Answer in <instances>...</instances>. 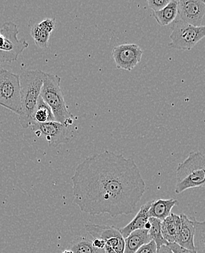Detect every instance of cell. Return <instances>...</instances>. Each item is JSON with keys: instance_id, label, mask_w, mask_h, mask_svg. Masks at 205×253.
<instances>
[{"instance_id": "1", "label": "cell", "mask_w": 205, "mask_h": 253, "mask_svg": "<svg viewBox=\"0 0 205 253\" xmlns=\"http://www.w3.org/2000/svg\"><path fill=\"white\" fill-rule=\"evenodd\" d=\"M71 179L73 202L90 215L131 214L146 192L135 161L108 150L84 159Z\"/></svg>"}, {"instance_id": "2", "label": "cell", "mask_w": 205, "mask_h": 253, "mask_svg": "<svg viewBox=\"0 0 205 253\" xmlns=\"http://www.w3.org/2000/svg\"><path fill=\"white\" fill-rule=\"evenodd\" d=\"M44 73L42 70H28L19 75L21 111L18 118L22 128H29L32 125V116L40 96Z\"/></svg>"}, {"instance_id": "3", "label": "cell", "mask_w": 205, "mask_h": 253, "mask_svg": "<svg viewBox=\"0 0 205 253\" xmlns=\"http://www.w3.org/2000/svg\"><path fill=\"white\" fill-rule=\"evenodd\" d=\"M175 194H180L190 188H204L205 156L202 152H191L186 160L176 169Z\"/></svg>"}, {"instance_id": "4", "label": "cell", "mask_w": 205, "mask_h": 253, "mask_svg": "<svg viewBox=\"0 0 205 253\" xmlns=\"http://www.w3.org/2000/svg\"><path fill=\"white\" fill-rule=\"evenodd\" d=\"M61 82V78L58 75L44 73L40 96L50 107L56 122L68 128L73 124V116L66 103Z\"/></svg>"}, {"instance_id": "5", "label": "cell", "mask_w": 205, "mask_h": 253, "mask_svg": "<svg viewBox=\"0 0 205 253\" xmlns=\"http://www.w3.org/2000/svg\"><path fill=\"white\" fill-rule=\"evenodd\" d=\"M172 26L170 35L169 47L180 50H190L205 37V26L194 27L182 21L177 16Z\"/></svg>"}, {"instance_id": "6", "label": "cell", "mask_w": 205, "mask_h": 253, "mask_svg": "<svg viewBox=\"0 0 205 253\" xmlns=\"http://www.w3.org/2000/svg\"><path fill=\"white\" fill-rule=\"evenodd\" d=\"M0 106L19 116L21 111L19 75L0 70Z\"/></svg>"}, {"instance_id": "7", "label": "cell", "mask_w": 205, "mask_h": 253, "mask_svg": "<svg viewBox=\"0 0 205 253\" xmlns=\"http://www.w3.org/2000/svg\"><path fill=\"white\" fill-rule=\"evenodd\" d=\"M18 26L13 22H5L0 29V34L4 38V43L0 47V65L2 63L17 61L18 56L28 48L29 43L25 40H19Z\"/></svg>"}, {"instance_id": "8", "label": "cell", "mask_w": 205, "mask_h": 253, "mask_svg": "<svg viewBox=\"0 0 205 253\" xmlns=\"http://www.w3.org/2000/svg\"><path fill=\"white\" fill-rule=\"evenodd\" d=\"M35 133L36 136H43L50 147L59 146L61 144H67L71 141L68 136L67 127L56 121L44 123V124H33L30 128Z\"/></svg>"}, {"instance_id": "9", "label": "cell", "mask_w": 205, "mask_h": 253, "mask_svg": "<svg viewBox=\"0 0 205 253\" xmlns=\"http://www.w3.org/2000/svg\"><path fill=\"white\" fill-rule=\"evenodd\" d=\"M85 228L93 239H99L105 242V245L111 247L118 253H124L125 239L119 228L112 225L86 224Z\"/></svg>"}, {"instance_id": "10", "label": "cell", "mask_w": 205, "mask_h": 253, "mask_svg": "<svg viewBox=\"0 0 205 253\" xmlns=\"http://www.w3.org/2000/svg\"><path fill=\"white\" fill-rule=\"evenodd\" d=\"M143 51L136 44H123L112 49V56L119 70L132 71L140 63Z\"/></svg>"}, {"instance_id": "11", "label": "cell", "mask_w": 205, "mask_h": 253, "mask_svg": "<svg viewBox=\"0 0 205 253\" xmlns=\"http://www.w3.org/2000/svg\"><path fill=\"white\" fill-rule=\"evenodd\" d=\"M205 15L204 0L177 1V16L184 22L194 27H201Z\"/></svg>"}, {"instance_id": "12", "label": "cell", "mask_w": 205, "mask_h": 253, "mask_svg": "<svg viewBox=\"0 0 205 253\" xmlns=\"http://www.w3.org/2000/svg\"><path fill=\"white\" fill-rule=\"evenodd\" d=\"M181 227L180 232L176 239L175 243L186 249L195 251L194 245V231H195V225H194V217L189 218L186 214H180Z\"/></svg>"}, {"instance_id": "13", "label": "cell", "mask_w": 205, "mask_h": 253, "mask_svg": "<svg viewBox=\"0 0 205 253\" xmlns=\"http://www.w3.org/2000/svg\"><path fill=\"white\" fill-rule=\"evenodd\" d=\"M151 202H147L140 208L138 212L136 214V217L131 220L126 226L120 228L121 234L124 239L127 238L131 233L133 231H137V230L145 229V225L148 223V210H149L150 206L151 205Z\"/></svg>"}, {"instance_id": "14", "label": "cell", "mask_w": 205, "mask_h": 253, "mask_svg": "<svg viewBox=\"0 0 205 253\" xmlns=\"http://www.w3.org/2000/svg\"><path fill=\"white\" fill-rule=\"evenodd\" d=\"M177 205L178 202L175 199H159L152 201L148 210V217H154L162 221L171 214L172 209Z\"/></svg>"}, {"instance_id": "15", "label": "cell", "mask_w": 205, "mask_h": 253, "mask_svg": "<svg viewBox=\"0 0 205 253\" xmlns=\"http://www.w3.org/2000/svg\"><path fill=\"white\" fill-rule=\"evenodd\" d=\"M181 222L180 215L171 213L169 216L162 221V234L168 244L175 243L180 232Z\"/></svg>"}, {"instance_id": "16", "label": "cell", "mask_w": 205, "mask_h": 253, "mask_svg": "<svg viewBox=\"0 0 205 253\" xmlns=\"http://www.w3.org/2000/svg\"><path fill=\"white\" fill-rule=\"evenodd\" d=\"M151 241L148 235V230H137L131 233L125 239V251L124 253H136L137 250L148 244Z\"/></svg>"}, {"instance_id": "17", "label": "cell", "mask_w": 205, "mask_h": 253, "mask_svg": "<svg viewBox=\"0 0 205 253\" xmlns=\"http://www.w3.org/2000/svg\"><path fill=\"white\" fill-rule=\"evenodd\" d=\"M153 16L161 27L172 24L177 16V1L171 0L166 7L159 11L154 12Z\"/></svg>"}, {"instance_id": "18", "label": "cell", "mask_w": 205, "mask_h": 253, "mask_svg": "<svg viewBox=\"0 0 205 253\" xmlns=\"http://www.w3.org/2000/svg\"><path fill=\"white\" fill-rule=\"evenodd\" d=\"M56 121L49 106L42 100L41 96L38 99L37 104L32 116V124H44Z\"/></svg>"}, {"instance_id": "19", "label": "cell", "mask_w": 205, "mask_h": 253, "mask_svg": "<svg viewBox=\"0 0 205 253\" xmlns=\"http://www.w3.org/2000/svg\"><path fill=\"white\" fill-rule=\"evenodd\" d=\"M148 222L150 223L148 235H149L151 240L155 242L157 250L160 249L162 245H168V242L162 237L161 220L154 218V217H149Z\"/></svg>"}, {"instance_id": "20", "label": "cell", "mask_w": 205, "mask_h": 253, "mask_svg": "<svg viewBox=\"0 0 205 253\" xmlns=\"http://www.w3.org/2000/svg\"><path fill=\"white\" fill-rule=\"evenodd\" d=\"M71 251L73 253H105L102 250L93 247L91 241L85 237H78L71 242Z\"/></svg>"}, {"instance_id": "21", "label": "cell", "mask_w": 205, "mask_h": 253, "mask_svg": "<svg viewBox=\"0 0 205 253\" xmlns=\"http://www.w3.org/2000/svg\"><path fill=\"white\" fill-rule=\"evenodd\" d=\"M195 231H194V245L197 253H205V223L200 222L194 217Z\"/></svg>"}, {"instance_id": "22", "label": "cell", "mask_w": 205, "mask_h": 253, "mask_svg": "<svg viewBox=\"0 0 205 253\" xmlns=\"http://www.w3.org/2000/svg\"><path fill=\"white\" fill-rule=\"evenodd\" d=\"M31 35L37 47L42 49L47 48L49 39H50V34L42 30L38 26V24H34L32 27Z\"/></svg>"}, {"instance_id": "23", "label": "cell", "mask_w": 205, "mask_h": 253, "mask_svg": "<svg viewBox=\"0 0 205 253\" xmlns=\"http://www.w3.org/2000/svg\"><path fill=\"white\" fill-rule=\"evenodd\" d=\"M38 26L44 32H47L50 35V33L56 27V19L55 18H47L39 23Z\"/></svg>"}, {"instance_id": "24", "label": "cell", "mask_w": 205, "mask_h": 253, "mask_svg": "<svg viewBox=\"0 0 205 253\" xmlns=\"http://www.w3.org/2000/svg\"><path fill=\"white\" fill-rule=\"evenodd\" d=\"M171 0H148V6L154 10V12L159 11L169 4Z\"/></svg>"}, {"instance_id": "25", "label": "cell", "mask_w": 205, "mask_h": 253, "mask_svg": "<svg viewBox=\"0 0 205 253\" xmlns=\"http://www.w3.org/2000/svg\"><path fill=\"white\" fill-rule=\"evenodd\" d=\"M157 248L155 242L151 240L148 244L140 247L136 253H157Z\"/></svg>"}, {"instance_id": "26", "label": "cell", "mask_w": 205, "mask_h": 253, "mask_svg": "<svg viewBox=\"0 0 205 253\" xmlns=\"http://www.w3.org/2000/svg\"><path fill=\"white\" fill-rule=\"evenodd\" d=\"M168 246L173 253H197L195 251H191V250L183 248V247L177 245V243L168 244Z\"/></svg>"}, {"instance_id": "27", "label": "cell", "mask_w": 205, "mask_h": 253, "mask_svg": "<svg viewBox=\"0 0 205 253\" xmlns=\"http://www.w3.org/2000/svg\"><path fill=\"white\" fill-rule=\"evenodd\" d=\"M92 244L96 249L102 250V251H103L105 246V242L99 239H93V240L92 241Z\"/></svg>"}, {"instance_id": "28", "label": "cell", "mask_w": 205, "mask_h": 253, "mask_svg": "<svg viewBox=\"0 0 205 253\" xmlns=\"http://www.w3.org/2000/svg\"><path fill=\"white\" fill-rule=\"evenodd\" d=\"M157 253H173L172 251L170 249L168 245H162L160 249L157 250Z\"/></svg>"}, {"instance_id": "29", "label": "cell", "mask_w": 205, "mask_h": 253, "mask_svg": "<svg viewBox=\"0 0 205 253\" xmlns=\"http://www.w3.org/2000/svg\"><path fill=\"white\" fill-rule=\"evenodd\" d=\"M62 253H73L71 250H67V251H64Z\"/></svg>"}]
</instances>
